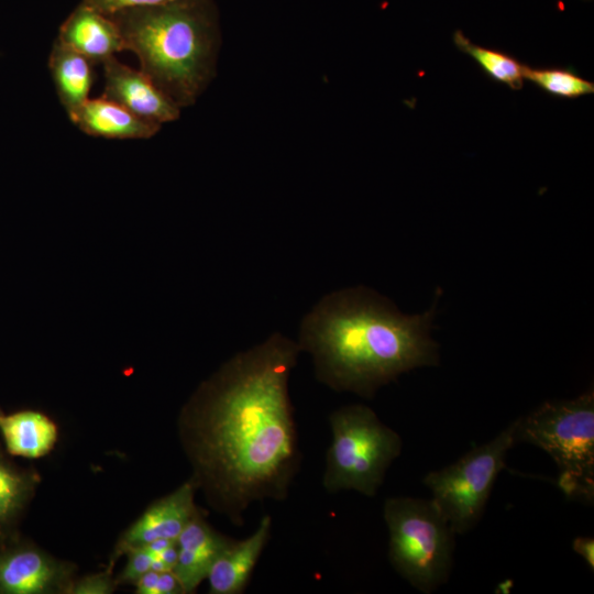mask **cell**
Here are the masks:
<instances>
[{
	"instance_id": "cell-1",
	"label": "cell",
	"mask_w": 594,
	"mask_h": 594,
	"mask_svg": "<svg viewBox=\"0 0 594 594\" xmlns=\"http://www.w3.org/2000/svg\"><path fill=\"white\" fill-rule=\"evenodd\" d=\"M300 349L275 332L234 354L183 406L178 435L190 479L233 526L255 502H283L301 464L288 382Z\"/></svg>"
},
{
	"instance_id": "cell-2",
	"label": "cell",
	"mask_w": 594,
	"mask_h": 594,
	"mask_svg": "<svg viewBox=\"0 0 594 594\" xmlns=\"http://www.w3.org/2000/svg\"><path fill=\"white\" fill-rule=\"evenodd\" d=\"M436 308L437 299L424 314L404 315L371 288L339 289L304 317L296 342L321 384L372 398L400 374L439 363L430 334Z\"/></svg>"
},
{
	"instance_id": "cell-3",
	"label": "cell",
	"mask_w": 594,
	"mask_h": 594,
	"mask_svg": "<svg viewBox=\"0 0 594 594\" xmlns=\"http://www.w3.org/2000/svg\"><path fill=\"white\" fill-rule=\"evenodd\" d=\"M124 50L177 107L194 105L217 72L219 14L212 0H176L110 15Z\"/></svg>"
},
{
	"instance_id": "cell-4",
	"label": "cell",
	"mask_w": 594,
	"mask_h": 594,
	"mask_svg": "<svg viewBox=\"0 0 594 594\" xmlns=\"http://www.w3.org/2000/svg\"><path fill=\"white\" fill-rule=\"evenodd\" d=\"M328 419L331 442L326 453L322 487L330 494L354 491L375 496L387 470L402 453L400 436L362 404L339 407Z\"/></svg>"
},
{
	"instance_id": "cell-5",
	"label": "cell",
	"mask_w": 594,
	"mask_h": 594,
	"mask_svg": "<svg viewBox=\"0 0 594 594\" xmlns=\"http://www.w3.org/2000/svg\"><path fill=\"white\" fill-rule=\"evenodd\" d=\"M516 442L546 451L559 469L558 486L569 498L594 497V392L544 402L517 419Z\"/></svg>"
},
{
	"instance_id": "cell-6",
	"label": "cell",
	"mask_w": 594,
	"mask_h": 594,
	"mask_svg": "<svg viewBox=\"0 0 594 594\" xmlns=\"http://www.w3.org/2000/svg\"><path fill=\"white\" fill-rule=\"evenodd\" d=\"M383 517L394 570L426 594L444 584L452 568L455 532L435 502L389 497L384 502Z\"/></svg>"
},
{
	"instance_id": "cell-7",
	"label": "cell",
	"mask_w": 594,
	"mask_h": 594,
	"mask_svg": "<svg viewBox=\"0 0 594 594\" xmlns=\"http://www.w3.org/2000/svg\"><path fill=\"white\" fill-rule=\"evenodd\" d=\"M516 427L517 420L485 444L424 477L431 499L455 535L468 532L481 519L507 452L517 443Z\"/></svg>"
},
{
	"instance_id": "cell-8",
	"label": "cell",
	"mask_w": 594,
	"mask_h": 594,
	"mask_svg": "<svg viewBox=\"0 0 594 594\" xmlns=\"http://www.w3.org/2000/svg\"><path fill=\"white\" fill-rule=\"evenodd\" d=\"M75 571L20 537L0 544V594H68Z\"/></svg>"
},
{
	"instance_id": "cell-9",
	"label": "cell",
	"mask_w": 594,
	"mask_h": 594,
	"mask_svg": "<svg viewBox=\"0 0 594 594\" xmlns=\"http://www.w3.org/2000/svg\"><path fill=\"white\" fill-rule=\"evenodd\" d=\"M197 491L189 477L176 490L153 502L119 537L107 569L112 570L116 561L129 549L158 539L177 540L189 521L200 513L195 504Z\"/></svg>"
},
{
	"instance_id": "cell-10",
	"label": "cell",
	"mask_w": 594,
	"mask_h": 594,
	"mask_svg": "<svg viewBox=\"0 0 594 594\" xmlns=\"http://www.w3.org/2000/svg\"><path fill=\"white\" fill-rule=\"evenodd\" d=\"M105 89L101 97L132 113L160 124L179 118L180 108L165 96L140 69H133L114 56L102 63Z\"/></svg>"
},
{
	"instance_id": "cell-11",
	"label": "cell",
	"mask_w": 594,
	"mask_h": 594,
	"mask_svg": "<svg viewBox=\"0 0 594 594\" xmlns=\"http://www.w3.org/2000/svg\"><path fill=\"white\" fill-rule=\"evenodd\" d=\"M178 554L172 570L183 594H191L208 578L217 558L233 541L198 513L177 538Z\"/></svg>"
},
{
	"instance_id": "cell-12",
	"label": "cell",
	"mask_w": 594,
	"mask_h": 594,
	"mask_svg": "<svg viewBox=\"0 0 594 594\" xmlns=\"http://www.w3.org/2000/svg\"><path fill=\"white\" fill-rule=\"evenodd\" d=\"M57 41L92 64H102L124 50L116 21L84 2L62 24Z\"/></svg>"
},
{
	"instance_id": "cell-13",
	"label": "cell",
	"mask_w": 594,
	"mask_h": 594,
	"mask_svg": "<svg viewBox=\"0 0 594 594\" xmlns=\"http://www.w3.org/2000/svg\"><path fill=\"white\" fill-rule=\"evenodd\" d=\"M273 519L264 515L256 529L243 540H234L217 558L208 574L210 594H240L267 544Z\"/></svg>"
},
{
	"instance_id": "cell-14",
	"label": "cell",
	"mask_w": 594,
	"mask_h": 594,
	"mask_svg": "<svg viewBox=\"0 0 594 594\" xmlns=\"http://www.w3.org/2000/svg\"><path fill=\"white\" fill-rule=\"evenodd\" d=\"M69 119L82 132L106 139H150L162 127L103 97L89 98Z\"/></svg>"
},
{
	"instance_id": "cell-15",
	"label": "cell",
	"mask_w": 594,
	"mask_h": 594,
	"mask_svg": "<svg viewBox=\"0 0 594 594\" xmlns=\"http://www.w3.org/2000/svg\"><path fill=\"white\" fill-rule=\"evenodd\" d=\"M0 433L6 452L25 459L45 457L58 439L57 425L44 413L32 409L2 414Z\"/></svg>"
},
{
	"instance_id": "cell-16",
	"label": "cell",
	"mask_w": 594,
	"mask_h": 594,
	"mask_svg": "<svg viewBox=\"0 0 594 594\" xmlns=\"http://www.w3.org/2000/svg\"><path fill=\"white\" fill-rule=\"evenodd\" d=\"M40 474L21 469L0 446V544L18 538V524L40 484Z\"/></svg>"
},
{
	"instance_id": "cell-17",
	"label": "cell",
	"mask_w": 594,
	"mask_h": 594,
	"mask_svg": "<svg viewBox=\"0 0 594 594\" xmlns=\"http://www.w3.org/2000/svg\"><path fill=\"white\" fill-rule=\"evenodd\" d=\"M92 63L57 40L48 59L57 96L68 116L89 99L94 82Z\"/></svg>"
},
{
	"instance_id": "cell-18",
	"label": "cell",
	"mask_w": 594,
	"mask_h": 594,
	"mask_svg": "<svg viewBox=\"0 0 594 594\" xmlns=\"http://www.w3.org/2000/svg\"><path fill=\"white\" fill-rule=\"evenodd\" d=\"M453 43L458 50L469 55L492 80L507 86L512 90L524 87L522 66L514 56L471 42L460 30L453 33Z\"/></svg>"
},
{
	"instance_id": "cell-19",
	"label": "cell",
	"mask_w": 594,
	"mask_h": 594,
	"mask_svg": "<svg viewBox=\"0 0 594 594\" xmlns=\"http://www.w3.org/2000/svg\"><path fill=\"white\" fill-rule=\"evenodd\" d=\"M525 80L544 92L563 99H576L594 92V84L571 68L522 66Z\"/></svg>"
},
{
	"instance_id": "cell-20",
	"label": "cell",
	"mask_w": 594,
	"mask_h": 594,
	"mask_svg": "<svg viewBox=\"0 0 594 594\" xmlns=\"http://www.w3.org/2000/svg\"><path fill=\"white\" fill-rule=\"evenodd\" d=\"M128 561L122 571L117 575V584H135L146 572L152 570L154 553L147 544L129 549L125 554Z\"/></svg>"
},
{
	"instance_id": "cell-21",
	"label": "cell",
	"mask_w": 594,
	"mask_h": 594,
	"mask_svg": "<svg viewBox=\"0 0 594 594\" xmlns=\"http://www.w3.org/2000/svg\"><path fill=\"white\" fill-rule=\"evenodd\" d=\"M118 586L112 570L106 569L102 572L87 574L75 578L69 587L68 594H110Z\"/></svg>"
},
{
	"instance_id": "cell-22",
	"label": "cell",
	"mask_w": 594,
	"mask_h": 594,
	"mask_svg": "<svg viewBox=\"0 0 594 594\" xmlns=\"http://www.w3.org/2000/svg\"><path fill=\"white\" fill-rule=\"evenodd\" d=\"M172 1L176 0H82L85 4L107 15L128 9L155 7Z\"/></svg>"
},
{
	"instance_id": "cell-23",
	"label": "cell",
	"mask_w": 594,
	"mask_h": 594,
	"mask_svg": "<svg viewBox=\"0 0 594 594\" xmlns=\"http://www.w3.org/2000/svg\"><path fill=\"white\" fill-rule=\"evenodd\" d=\"M572 549L582 557L591 570L594 569V539L591 537H578L572 542Z\"/></svg>"
},
{
	"instance_id": "cell-24",
	"label": "cell",
	"mask_w": 594,
	"mask_h": 594,
	"mask_svg": "<svg viewBox=\"0 0 594 594\" xmlns=\"http://www.w3.org/2000/svg\"><path fill=\"white\" fill-rule=\"evenodd\" d=\"M512 585H513V581L512 580H506V581H503L501 582L497 587H496V593H509V590L512 588Z\"/></svg>"
},
{
	"instance_id": "cell-25",
	"label": "cell",
	"mask_w": 594,
	"mask_h": 594,
	"mask_svg": "<svg viewBox=\"0 0 594 594\" xmlns=\"http://www.w3.org/2000/svg\"><path fill=\"white\" fill-rule=\"evenodd\" d=\"M2 414H3V413H2L1 409H0V417H1Z\"/></svg>"
}]
</instances>
